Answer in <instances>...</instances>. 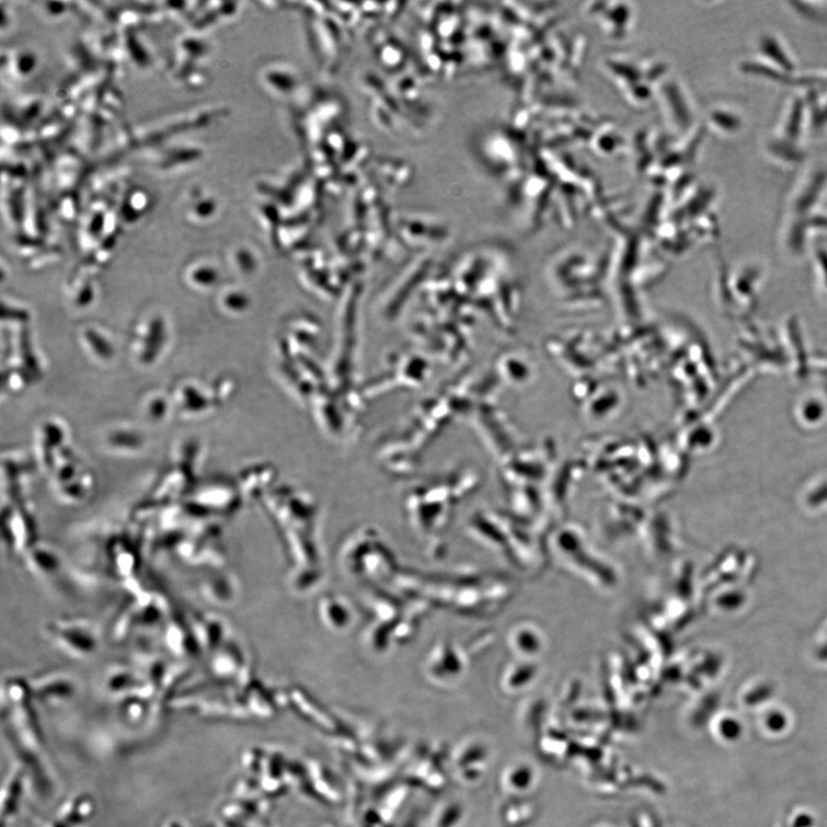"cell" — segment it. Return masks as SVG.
<instances>
[{
	"instance_id": "3",
	"label": "cell",
	"mask_w": 827,
	"mask_h": 827,
	"mask_svg": "<svg viewBox=\"0 0 827 827\" xmlns=\"http://www.w3.org/2000/svg\"><path fill=\"white\" fill-rule=\"evenodd\" d=\"M23 779H25V771L21 768L15 769L9 776L8 783L3 789V820H11L18 813L23 793Z\"/></svg>"
},
{
	"instance_id": "1",
	"label": "cell",
	"mask_w": 827,
	"mask_h": 827,
	"mask_svg": "<svg viewBox=\"0 0 827 827\" xmlns=\"http://www.w3.org/2000/svg\"><path fill=\"white\" fill-rule=\"evenodd\" d=\"M94 802L88 795L73 797L61 808L49 827H85L94 815Z\"/></svg>"
},
{
	"instance_id": "4",
	"label": "cell",
	"mask_w": 827,
	"mask_h": 827,
	"mask_svg": "<svg viewBox=\"0 0 827 827\" xmlns=\"http://www.w3.org/2000/svg\"><path fill=\"white\" fill-rule=\"evenodd\" d=\"M761 50L765 53L768 57L771 59L773 58L774 64L777 66H781L782 69L786 70V72H790V70H793L794 62L784 51L783 47L781 49V45L777 42V39L772 36H766L761 41Z\"/></svg>"
},
{
	"instance_id": "2",
	"label": "cell",
	"mask_w": 827,
	"mask_h": 827,
	"mask_svg": "<svg viewBox=\"0 0 827 827\" xmlns=\"http://www.w3.org/2000/svg\"><path fill=\"white\" fill-rule=\"evenodd\" d=\"M509 642L515 653L526 657H535L545 650V640L540 630L528 624L514 629Z\"/></svg>"
}]
</instances>
